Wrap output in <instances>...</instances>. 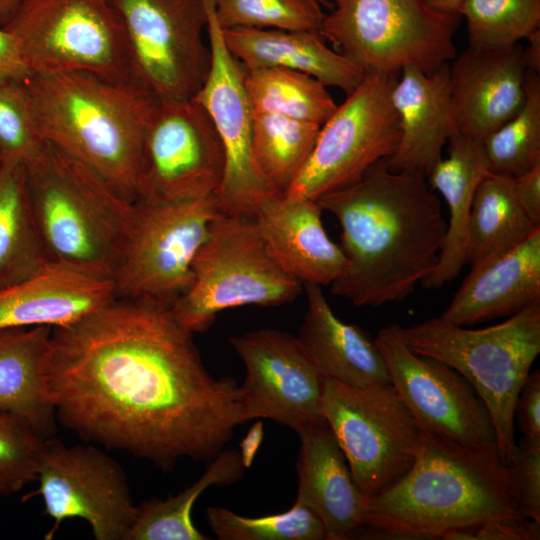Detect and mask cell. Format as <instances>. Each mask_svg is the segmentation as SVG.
I'll list each match as a JSON object with an SVG mask.
<instances>
[{
	"label": "cell",
	"instance_id": "29",
	"mask_svg": "<svg viewBox=\"0 0 540 540\" xmlns=\"http://www.w3.org/2000/svg\"><path fill=\"white\" fill-rule=\"evenodd\" d=\"M536 225L519 205L513 178L488 173L475 191L467 231V262L477 270L524 242Z\"/></svg>",
	"mask_w": 540,
	"mask_h": 540
},
{
	"label": "cell",
	"instance_id": "24",
	"mask_svg": "<svg viewBox=\"0 0 540 540\" xmlns=\"http://www.w3.org/2000/svg\"><path fill=\"white\" fill-rule=\"evenodd\" d=\"M303 286L307 309L297 337L321 375L356 387L391 383L376 339L359 326L339 319L321 286Z\"/></svg>",
	"mask_w": 540,
	"mask_h": 540
},
{
	"label": "cell",
	"instance_id": "12",
	"mask_svg": "<svg viewBox=\"0 0 540 540\" xmlns=\"http://www.w3.org/2000/svg\"><path fill=\"white\" fill-rule=\"evenodd\" d=\"M121 19L133 82L159 102L191 100L211 53L202 0H109Z\"/></svg>",
	"mask_w": 540,
	"mask_h": 540
},
{
	"label": "cell",
	"instance_id": "15",
	"mask_svg": "<svg viewBox=\"0 0 540 540\" xmlns=\"http://www.w3.org/2000/svg\"><path fill=\"white\" fill-rule=\"evenodd\" d=\"M36 480L38 489L24 499L41 496L44 515L54 520L45 539L51 540L64 520L80 518L97 540H126L136 505L123 470L104 452L47 438Z\"/></svg>",
	"mask_w": 540,
	"mask_h": 540
},
{
	"label": "cell",
	"instance_id": "34",
	"mask_svg": "<svg viewBox=\"0 0 540 540\" xmlns=\"http://www.w3.org/2000/svg\"><path fill=\"white\" fill-rule=\"evenodd\" d=\"M490 173L512 178L540 163V76L526 71L520 110L483 141Z\"/></svg>",
	"mask_w": 540,
	"mask_h": 540
},
{
	"label": "cell",
	"instance_id": "25",
	"mask_svg": "<svg viewBox=\"0 0 540 540\" xmlns=\"http://www.w3.org/2000/svg\"><path fill=\"white\" fill-rule=\"evenodd\" d=\"M113 298L111 281L48 264L34 276L0 289V330L63 327Z\"/></svg>",
	"mask_w": 540,
	"mask_h": 540
},
{
	"label": "cell",
	"instance_id": "44",
	"mask_svg": "<svg viewBox=\"0 0 540 540\" xmlns=\"http://www.w3.org/2000/svg\"><path fill=\"white\" fill-rule=\"evenodd\" d=\"M31 75L15 38L0 25V79L25 80Z\"/></svg>",
	"mask_w": 540,
	"mask_h": 540
},
{
	"label": "cell",
	"instance_id": "49",
	"mask_svg": "<svg viewBox=\"0 0 540 540\" xmlns=\"http://www.w3.org/2000/svg\"><path fill=\"white\" fill-rule=\"evenodd\" d=\"M7 494H8L7 490L0 482V496L7 495Z\"/></svg>",
	"mask_w": 540,
	"mask_h": 540
},
{
	"label": "cell",
	"instance_id": "23",
	"mask_svg": "<svg viewBox=\"0 0 540 540\" xmlns=\"http://www.w3.org/2000/svg\"><path fill=\"white\" fill-rule=\"evenodd\" d=\"M540 301V226L521 244L470 270L441 321L470 326L511 316Z\"/></svg>",
	"mask_w": 540,
	"mask_h": 540
},
{
	"label": "cell",
	"instance_id": "37",
	"mask_svg": "<svg viewBox=\"0 0 540 540\" xmlns=\"http://www.w3.org/2000/svg\"><path fill=\"white\" fill-rule=\"evenodd\" d=\"M222 29L254 28L320 33L324 13L317 0H213Z\"/></svg>",
	"mask_w": 540,
	"mask_h": 540
},
{
	"label": "cell",
	"instance_id": "11",
	"mask_svg": "<svg viewBox=\"0 0 540 540\" xmlns=\"http://www.w3.org/2000/svg\"><path fill=\"white\" fill-rule=\"evenodd\" d=\"M220 214L215 195L180 202H136L112 278L115 297L171 308L188 289L193 260Z\"/></svg>",
	"mask_w": 540,
	"mask_h": 540
},
{
	"label": "cell",
	"instance_id": "16",
	"mask_svg": "<svg viewBox=\"0 0 540 540\" xmlns=\"http://www.w3.org/2000/svg\"><path fill=\"white\" fill-rule=\"evenodd\" d=\"M202 2L211 63L202 87L192 99L209 115L224 149V177L215 199L222 214L253 218L266 199L280 194L261 175L253 157V111L244 68L226 46L214 1Z\"/></svg>",
	"mask_w": 540,
	"mask_h": 540
},
{
	"label": "cell",
	"instance_id": "30",
	"mask_svg": "<svg viewBox=\"0 0 540 540\" xmlns=\"http://www.w3.org/2000/svg\"><path fill=\"white\" fill-rule=\"evenodd\" d=\"M48 265L34 220L25 164L0 163V289L39 273Z\"/></svg>",
	"mask_w": 540,
	"mask_h": 540
},
{
	"label": "cell",
	"instance_id": "46",
	"mask_svg": "<svg viewBox=\"0 0 540 540\" xmlns=\"http://www.w3.org/2000/svg\"><path fill=\"white\" fill-rule=\"evenodd\" d=\"M526 40L529 44L523 48V60L526 70L540 71V29L533 32Z\"/></svg>",
	"mask_w": 540,
	"mask_h": 540
},
{
	"label": "cell",
	"instance_id": "1",
	"mask_svg": "<svg viewBox=\"0 0 540 540\" xmlns=\"http://www.w3.org/2000/svg\"><path fill=\"white\" fill-rule=\"evenodd\" d=\"M45 377L66 428L164 471L211 461L245 423L237 382L211 375L193 334L149 300L115 297L52 328Z\"/></svg>",
	"mask_w": 540,
	"mask_h": 540
},
{
	"label": "cell",
	"instance_id": "4",
	"mask_svg": "<svg viewBox=\"0 0 540 540\" xmlns=\"http://www.w3.org/2000/svg\"><path fill=\"white\" fill-rule=\"evenodd\" d=\"M25 84L42 139L135 203L143 138L159 101L135 82L81 71L31 75Z\"/></svg>",
	"mask_w": 540,
	"mask_h": 540
},
{
	"label": "cell",
	"instance_id": "17",
	"mask_svg": "<svg viewBox=\"0 0 540 540\" xmlns=\"http://www.w3.org/2000/svg\"><path fill=\"white\" fill-rule=\"evenodd\" d=\"M375 339L391 384L423 431L463 445L497 448L490 413L460 373L412 351L399 324L383 327Z\"/></svg>",
	"mask_w": 540,
	"mask_h": 540
},
{
	"label": "cell",
	"instance_id": "42",
	"mask_svg": "<svg viewBox=\"0 0 540 540\" xmlns=\"http://www.w3.org/2000/svg\"><path fill=\"white\" fill-rule=\"evenodd\" d=\"M514 418L524 437L540 440V371L529 372L517 397Z\"/></svg>",
	"mask_w": 540,
	"mask_h": 540
},
{
	"label": "cell",
	"instance_id": "10",
	"mask_svg": "<svg viewBox=\"0 0 540 540\" xmlns=\"http://www.w3.org/2000/svg\"><path fill=\"white\" fill-rule=\"evenodd\" d=\"M321 415L367 496L401 477L417 459L423 430L391 383L356 387L324 378Z\"/></svg>",
	"mask_w": 540,
	"mask_h": 540
},
{
	"label": "cell",
	"instance_id": "7",
	"mask_svg": "<svg viewBox=\"0 0 540 540\" xmlns=\"http://www.w3.org/2000/svg\"><path fill=\"white\" fill-rule=\"evenodd\" d=\"M303 290L272 258L253 218L220 214L193 260L191 283L171 312L184 329L201 333L224 310L287 304Z\"/></svg>",
	"mask_w": 540,
	"mask_h": 540
},
{
	"label": "cell",
	"instance_id": "32",
	"mask_svg": "<svg viewBox=\"0 0 540 540\" xmlns=\"http://www.w3.org/2000/svg\"><path fill=\"white\" fill-rule=\"evenodd\" d=\"M244 83L254 113L278 114L321 126L337 108L324 84L300 72L244 68Z\"/></svg>",
	"mask_w": 540,
	"mask_h": 540
},
{
	"label": "cell",
	"instance_id": "9",
	"mask_svg": "<svg viewBox=\"0 0 540 540\" xmlns=\"http://www.w3.org/2000/svg\"><path fill=\"white\" fill-rule=\"evenodd\" d=\"M3 27L32 75L81 71L133 82L124 28L109 0H25Z\"/></svg>",
	"mask_w": 540,
	"mask_h": 540
},
{
	"label": "cell",
	"instance_id": "33",
	"mask_svg": "<svg viewBox=\"0 0 540 540\" xmlns=\"http://www.w3.org/2000/svg\"><path fill=\"white\" fill-rule=\"evenodd\" d=\"M320 125L272 113H254L252 153L269 185L283 195L315 145Z\"/></svg>",
	"mask_w": 540,
	"mask_h": 540
},
{
	"label": "cell",
	"instance_id": "50",
	"mask_svg": "<svg viewBox=\"0 0 540 540\" xmlns=\"http://www.w3.org/2000/svg\"><path fill=\"white\" fill-rule=\"evenodd\" d=\"M317 1H319V2L321 3V2H324V1H326V0H317ZM329 1H333V0H329Z\"/></svg>",
	"mask_w": 540,
	"mask_h": 540
},
{
	"label": "cell",
	"instance_id": "8",
	"mask_svg": "<svg viewBox=\"0 0 540 540\" xmlns=\"http://www.w3.org/2000/svg\"><path fill=\"white\" fill-rule=\"evenodd\" d=\"M320 35L365 74H399L414 66L436 71L456 57L459 15L434 11L422 0H333Z\"/></svg>",
	"mask_w": 540,
	"mask_h": 540
},
{
	"label": "cell",
	"instance_id": "45",
	"mask_svg": "<svg viewBox=\"0 0 540 540\" xmlns=\"http://www.w3.org/2000/svg\"><path fill=\"white\" fill-rule=\"evenodd\" d=\"M263 437L264 425L262 421H257L250 427L247 434L241 440L239 444V453L245 469L252 465L255 455L263 441Z\"/></svg>",
	"mask_w": 540,
	"mask_h": 540
},
{
	"label": "cell",
	"instance_id": "3",
	"mask_svg": "<svg viewBox=\"0 0 540 540\" xmlns=\"http://www.w3.org/2000/svg\"><path fill=\"white\" fill-rule=\"evenodd\" d=\"M523 518L497 448L423 431L412 467L369 496L363 535L440 539L452 530Z\"/></svg>",
	"mask_w": 540,
	"mask_h": 540
},
{
	"label": "cell",
	"instance_id": "27",
	"mask_svg": "<svg viewBox=\"0 0 540 540\" xmlns=\"http://www.w3.org/2000/svg\"><path fill=\"white\" fill-rule=\"evenodd\" d=\"M448 156L428 173V183L446 202L449 212L444 242L433 271L421 283L431 289L451 282L467 263V231L473 197L489 173L483 142L459 134L448 141Z\"/></svg>",
	"mask_w": 540,
	"mask_h": 540
},
{
	"label": "cell",
	"instance_id": "26",
	"mask_svg": "<svg viewBox=\"0 0 540 540\" xmlns=\"http://www.w3.org/2000/svg\"><path fill=\"white\" fill-rule=\"evenodd\" d=\"M232 55L245 69L282 68L309 75L326 87L350 94L365 73L328 47L317 32L275 29H222Z\"/></svg>",
	"mask_w": 540,
	"mask_h": 540
},
{
	"label": "cell",
	"instance_id": "48",
	"mask_svg": "<svg viewBox=\"0 0 540 540\" xmlns=\"http://www.w3.org/2000/svg\"><path fill=\"white\" fill-rule=\"evenodd\" d=\"M25 0H0V25L4 26Z\"/></svg>",
	"mask_w": 540,
	"mask_h": 540
},
{
	"label": "cell",
	"instance_id": "2",
	"mask_svg": "<svg viewBox=\"0 0 540 540\" xmlns=\"http://www.w3.org/2000/svg\"><path fill=\"white\" fill-rule=\"evenodd\" d=\"M317 202L338 220L347 259L333 295L359 307L402 301L436 267L447 221L425 174L383 160Z\"/></svg>",
	"mask_w": 540,
	"mask_h": 540
},
{
	"label": "cell",
	"instance_id": "13",
	"mask_svg": "<svg viewBox=\"0 0 540 540\" xmlns=\"http://www.w3.org/2000/svg\"><path fill=\"white\" fill-rule=\"evenodd\" d=\"M398 75H365L320 126L310 156L284 196L317 200L393 155L400 130L391 91Z\"/></svg>",
	"mask_w": 540,
	"mask_h": 540
},
{
	"label": "cell",
	"instance_id": "6",
	"mask_svg": "<svg viewBox=\"0 0 540 540\" xmlns=\"http://www.w3.org/2000/svg\"><path fill=\"white\" fill-rule=\"evenodd\" d=\"M408 347L460 373L486 405L497 450L508 465L514 441V407L530 368L540 353V301L505 321L470 329L438 317L404 328Z\"/></svg>",
	"mask_w": 540,
	"mask_h": 540
},
{
	"label": "cell",
	"instance_id": "47",
	"mask_svg": "<svg viewBox=\"0 0 540 540\" xmlns=\"http://www.w3.org/2000/svg\"><path fill=\"white\" fill-rule=\"evenodd\" d=\"M436 12L448 15H459L464 0H422Z\"/></svg>",
	"mask_w": 540,
	"mask_h": 540
},
{
	"label": "cell",
	"instance_id": "22",
	"mask_svg": "<svg viewBox=\"0 0 540 540\" xmlns=\"http://www.w3.org/2000/svg\"><path fill=\"white\" fill-rule=\"evenodd\" d=\"M391 100L398 116L400 138L385 163L392 171L427 176L442 159L444 146L455 134L448 63L432 73L405 67L393 85Z\"/></svg>",
	"mask_w": 540,
	"mask_h": 540
},
{
	"label": "cell",
	"instance_id": "21",
	"mask_svg": "<svg viewBox=\"0 0 540 540\" xmlns=\"http://www.w3.org/2000/svg\"><path fill=\"white\" fill-rule=\"evenodd\" d=\"M317 200L275 195L253 219L275 262L302 284L331 285L347 268L340 245L326 233Z\"/></svg>",
	"mask_w": 540,
	"mask_h": 540
},
{
	"label": "cell",
	"instance_id": "18",
	"mask_svg": "<svg viewBox=\"0 0 540 540\" xmlns=\"http://www.w3.org/2000/svg\"><path fill=\"white\" fill-rule=\"evenodd\" d=\"M245 366L244 422L271 419L295 432L323 419L324 377L297 336L263 328L230 338Z\"/></svg>",
	"mask_w": 540,
	"mask_h": 540
},
{
	"label": "cell",
	"instance_id": "31",
	"mask_svg": "<svg viewBox=\"0 0 540 540\" xmlns=\"http://www.w3.org/2000/svg\"><path fill=\"white\" fill-rule=\"evenodd\" d=\"M235 449L222 450L209 461L204 473L189 487L165 500L152 498L136 505L126 540H208L193 524L191 513L198 497L209 487L229 486L244 475Z\"/></svg>",
	"mask_w": 540,
	"mask_h": 540
},
{
	"label": "cell",
	"instance_id": "20",
	"mask_svg": "<svg viewBox=\"0 0 540 540\" xmlns=\"http://www.w3.org/2000/svg\"><path fill=\"white\" fill-rule=\"evenodd\" d=\"M295 503L312 510L323 522L328 540L352 539L365 529L369 496L355 483L346 457L325 420L296 432Z\"/></svg>",
	"mask_w": 540,
	"mask_h": 540
},
{
	"label": "cell",
	"instance_id": "28",
	"mask_svg": "<svg viewBox=\"0 0 540 540\" xmlns=\"http://www.w3.org/2000/svg\"><path fill=\"white\" fill-rule=\"evenodd\" d=\"M51 327L0 330V409L24 418L43 438L56 429L45 377Z\"/></svg>",
	"mask_w": 540,
	"mask_h": 540
},
{
	"label": "cell",
	"instance_id": "41",
	"mask_svg": "<svg viewBox=\"0 0 540 540\" xmlns=\"http://www.w3.org/2000/svg\"><path fill=\"white\" fill-rule=\"evenodd\" d=\"M540 523L529 518L495 521L452 530L445 533V540H538Z\"/></svg>",
	"mask_w": 540,
	"mask_h": 540
},
{
	"label": "cell",
	"instance_id": "38",
	"mask_svg": "<svg viewBox=\"0 0 540 540\" xmlns=\"http://www.w3.org/2000/svg\"><path fill=\"white\" fill-rule=\"evenodd\" d=\"M42 139L25 80L0 79V159L24 164L42 150Z\"/></svg>",
	"mask_w": 540,
	"mask_h": 540
},
{
	"label": "cell",
	"instance_id": "14",
	"mask_svg": "<svg viewBox=\"0 0 540 540\" xmlns=\"http://www.w3.org/2000/svg\"><path fill=\"white\" fill-rule=\"evenodd\" d=\"M224 171L223 145L205 109L193 99L159 102L143 138L136 202L215 195Z\"/></svg>",
	"mask_w": 540,
	"mask_h": 540
},
{
	"label": "cell",
	"instance_id": "19",
	"mask_svg": "<svg viewBox=\"0 0 540 540\" xmlns=\"http://www.w3.org/2000/svg\"><path fill=\"white\" fill-rule=\"evenodd\" d=\"M523 47L468 46L449 65L455 134L483 142L512 118L525 100ZM454 134V135H455Z\"/></svg>",
	"mask_w": 540,
	"mask_h": 540
},
{
	"label": "cell",
	"instance_id": "36",
	"mask_svg": "<svg viewBox=\"0 0 540 540\" xmlns=\"http://www.w3.org/2000/svg\"><path fill=\"white\" fill-rule=\"evenodd\" d=\"M206 519L220 540H328L321 519L295 502L283 513L262 517L242 516L224 507L210 506Z\"/></svg>",
	"mask_w": 540,
	"mask_h": 540
},
{
	"label": "cell",
	"instance_id": "5",
	"mask_svg": "<svg viewBox=\"0 0 540 540\" xmlns=\"http://www.w3.org/2000/svg\"><path fill=\"white\" fill-rule=\"evenodd\" d=\"M25 168L31 208L48 264L112 282L135 203L47 142Z\"/></svg>",
	"mask_w": 540,
	"mask_h": 540
},
{
	"label": "cell",
	"instance_id": "35",
	"mask_svg": "<svg viewBox=\"0 0 540 540\" xmlns=\"http://www.w3.org/2000/svg\"><path fill=\"white\" fill-rule=\"evenodd\" d=\"M469 46L505 48L540 29V0H464Z\"/></svg>",
	"mask_w": 540,
	"mask_h": 540
},
{
	"label": "cell",
	"instance_id": "43",
	"mask_svg": "<svg viewBox=\"0 0 540 540\" xmlns=\"http://www.w3.org/2000/svg\"><path fill=\"white\" fill-rule=\"evenodd\" d=\"M516 199L536 224L540 225V163L513 178Z\"/></svg>",
	"mask_w": 540,
	"mask_h": 540
},
{
	"label": "cell",
	"instance_id": "39",
	"mask_svg": "<svg viewBox=\"0 0 540 540\" xmlns=\"http://www.w3.org/2000/svg\"><path fill=\"white\" fill-rule=\"evenodd\" d=\"M45 439L24 418L0 409V482L8 494L36 480Z\"/></svg>",
	"mask_w": 540,
	"mask_h": 540
},
{
	"label": "cell",
	"instance_id": "51",
	"mask_svg": "<svg viewBox=\"0 0 540 540\" xmlns=\"http://www.w3.org/2000/svg\"><path fill=\"white\" fill-rule=\"evenodd\" d=\"M0 163H1V159H0Z\"/></svg>",
	"mask_w": 540,
	"mask_h": 540
},
{
	"label": "cell",
	"instance_id": "40",
	"mask_svg": "<svg viewBox=\"0 0 540 540\" xmlns=\"http://www.w3.org/2000/svg\"><path fill=\"white\" fill-rule=\"evenodd\" d=\"M514 498L525 517L540 523V440L522 436L507 465Z\"/></svg>",
	"mask_w": 540,
	"mask_h": 540
}]
</instances>
